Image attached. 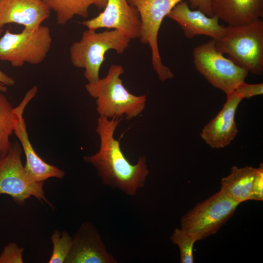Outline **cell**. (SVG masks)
I'll return each mask as SVG.
<instances>
[{
  "label": "cell",
  "mask_w": 263,
  "mask_h": 263,
  "mask_svg": "<svg viewBox=\"0 0 263 263\" xmlns=\"http://www.w3.org/2000/svg\"><path fill=\"white\" fill-rule=\"evenodd\" d=\"M122 119V117L110 119L99 116L96 128L99 149L95 154L84 156L83 159L96 169L104 185L132 196L144 186L149 170L145 155L139 156L136 164H131L121 150L119 140L114 138L115 130Z\"/></svg>",
  "instance_id": "6da1fadb"
},
{
  "label": "cell",
  "mask_w": 263,
  "mask_h": 263,
  "mask_svg": "<svg viewBox=\"0 0 263 263\" xmlns=\"http://www.w3.org/2000/svg\"><path fill=\"white\" fill-rule=\"evenodd\" d=\"M124 73L122 66L112 64L105 77L85 84L86 91L96 100V109L100 116L110 119L124 116L131 120L144 111L146 95H135L130 93L120 78Z\"/></svg>",
  "instance_id": "7a4b0ae2"
},
{
  "label": "cell",
  "mask_w": 263,
  "mask_h": 263,
  "mask_svg": "<svg viewBox=\"0 0 263 263\" xmlns=\"http://www.w3.org/2000/svg\"><path fill=\"white\" fill-rule=\"evenodd\" d=\"M131 39L117 29L101 32L88 29L81 39L74 42L70 48V58L75 67L84 69V76L89 83L98 80L101 67L105 60V54L110 50L123 54L129 46Z\"/></svg>",
  "instance_id": "3957f363"
},
{
  "label": "cell",
  "mask_w": 263,
  "mask_h": 263,
  "mask_svg": "<svg viewBox=\"0 0 263 263\" xmlns=\"http://www.w3.org/2000/svg\"><path fill=\"white\" fill-rule=\"evenodd\" d=\"M217 49L249 73L263 72V21L259 19L251 23L226 26L225 36L216 41Z\"/></svg>",
  "instance_id": "277c9868"
},
{
  "label": "cell",
  "mask_w": 263,
  "mask_h": 263,
  "mask_svg": "<svg viewBox=\"0 0 263 263\" xmlns=\"http://www.w3.org/2000/svg\"><path fill=\"white\" fill-rule=\"evenodd\" d=\"M239 204L220 189L185 214L181 219V228L196 242L203 240L216 233Z\"/></svg>",
  "instance_id": "5b68a950"
},
{
  "label": "cell",
  "mask_w": 263,
  "mask_h": 263,
  "mask_svg": "<svg viewBox=\"0 0 263 263\" xmlns=\"http://www.w3.org/2000/svg\"><path fill=\"white\" fill-rule=\"evenodd\" d=\"M52 43L50 30L46 26L41 25L34 31L24 28L18 33L7 29L0 38V60L15 67L25 63L38 65L46 57Z\"/></svg>",
  "instance_id": "8992f818"
},
{
  "label": "cell",
  "mask_w": 263,
  "mask_h": 263,
  "mask_svg": "<svg viewBox=\"0 0 263 263\" xmlns=\"http://www.w3.org/2000/svg\"><path fill=\"white\" fill-rule=\"evenodd\" d=\"M196 69L214 87L225 94L244 81L249 72L225 57L211 39L196 46L192 51Z\"/></svg>",
  "instance_id": "52a82bcc"
},
{
  "label": "cell",
  "mask_w": 263,
  "mask_h": 263,
  "mask_svg": "<svg viewBox=\"0 0 263 263\" xmlns=\"http://www.w3.org/2000/svg\"><path fill=\"white\" fill-rule=\"evenodd\" d=\"M183 0H127L137 10L141 21L140 42L149 45L151 64L161 81L172 79L173 74L162 62L158 44V35L162 22L173 8Z\"/></svg>",
  "instance_id": "ba28073f"
},
{
  "label": "cell",
  "mask_w": 263,
  "mask_h": 263,
  "mask_svg": "<svg viewBox=\"0 0 263 263\" xmlns=\"http://www.w3.org/2000/svg\"><path fill=\"white\" fill-rule=\"evenodd\" d=\"M22 148L17 142L13 144L8 154L0 158V194L12 197L20 206L31 196L41 203L53 206L45 196L43 189L44 182H31L21 160Z\"/></svg>",
  "instance_id": "9c48e42d"
},
{
  "label": "cell",
  "mask_w": 263,
  "mask_h": 263,
  "mask_svg": "<svg viewBox=\"0 0 263 263\" xmlns=\"http://www.w3.org/2000/svg\"><path fill=\"white\" fill-rule=\"evenodd\" d=\"M81 24L89 30L117 29L131 39L139 38L141 36L138 12L127 0H107L103 12L94 18L83 21Z\"/></svg>",
  "instance_id": "30bf717a"
},
{
  "label": "cell",
  "mask_w": 263,
  "mask_h": 263,
  "mask_svg": "<svg viewBox=\"0 0 263 263\" xmlns=\"http://www.w3.org/2000/svg\"><path fill=\"white\" fill-rule=\"evenodd\" d=\"M34 97L32 92H27L21 102L16 107L18 120L14 132L19 140L25 155L26 163L24 167L26 173L33 182H44L51 177L62 179L65 172L44 161L35 151L29 140L23 113L26 105Z\"/></svg>",
  "instance_id": "8fae6325"
},
{
  "label": "cell",
  "mask_w": 263,
  "mask_h": 263,
  "mask_svg": "<svg viewBox=\"0 0 263 263\" xmlns=\"http://www.w3.org/2000/svg\"><path fill=\"white\" fill-rule=\"evenodd\" d=\"M225 94L226 100L222 109L204 127L200 133L202 139L212 149L226 147L238 133L235 114L243 99L234 90Z\"/></svg>",
  "instance_id": "7c38bea8"
},
{
  "label": "cell",
  "mask_w": 263,
  "mask_h": 263,
  "mask_svg": "<svg viewBox=\"0 0 263 263\" xmlns=\"http://www.w3.org/2000/svg\"><path fill=\"white\" fill-rule=\"evenodd\" d=\"M65 263H116L109 253L98 231L90 222L82 223L73 238Z\"/></svg>",
  "instance_id": "4fadbf2b"
},
{
  "label": "cell",
  "mask_w": 263,
  "mask_h": 263,
  "mask_svg": "<svg viewBox=\"0 0 263 263\" xmlns=\"http://www.w3.org/2000/svg\"><path fill=\"white\" fill-rule=\"evenodd\" d=\"M167 16L177 23L188 38L204 35L217 41L226 32V26L219 24L215 16L210 17L199 10L191 9L186 1L178 3Z\"/></svg>",
  "instance_id": "5bb4252c"
},
{
  "label": "cell",
  "mask_w": 263,
  "mask_h": 263,
  "mask_svg": "<svg viewBox=\"0 0 263 263\" xmlns=\"http://www.w3.org/2000/svg\"><path fill=\"white\" fill-rule=\"evenodd\" d=\"M50 11L43 0H0V37L4 26L10 23L36 30L49 18Z\"/></svg>",
  "instance_id": "9a60e30c"
},
{
  "label": "cell",
  "mask_w": 263,
  "mask_h": 263,
  "mask_svg": "<svg viewBox=\"0 0 263 263\" xmlns=\"http://www.w3.org/2000/svg\"><path fill=\"white\" fill-rule=\"evenodd\" d=\"M214 15L227 25L251 23L263 16L262 0H212Z\"/></svg>",
  "instance_id": "2e32d148"
},
{
  "label": "cell",
  "mask_w": 263,
  "mask_h": 263,
  "mask_svg": "<svg viewBox=\"0 0 263 263\" xmlns=\"http://www.w3.org/2000/svg\"><path fill=\"white\" fill-rule=\"evenodd\" d=\"M257 168L234 166L230 173L221 179V190L240 204L248 200Z\"/></svg>",
  "instance_id": "e0dca14e"
},
{
  "label": "cell",
  "mask_w": 263,
  "mask_h": 263,
  "mask_svg": "<svg viewBox=\"0 0 263 263\" xmlns=\"http://www.w3.org/2000/svg\"><path fill=\"white\" fill-rule=\"evenodd\" d=\"M51 10L56 14V23L64 25L75 16L86 18L89 8L94 5L100 9H104L107 0H43Z\"/></svg>",
  "instance_id": "ac0fdd59"
},
{
  "label": "cell",
  "mask_w": 263,
  "mask_h": 263,
  "mask_svg": "<svg viewBox=\"0 0 263 263\" xmlns=\"http://www.w3.org/2000/svg\"><path fill=\"white\" fill-rule=\"evenodd\" d=\"M17 120L16 108H13L6 96L0 93V158L6 155L12 147L10 136Z\"/></svg>",
  "instance_id": "d6986e66"
},
{
  "label": "cell",
  "mask_w": 263,
  "mask_h": 263,
  "mask_svg": "<svg viewBox=\"0 0 263 263\" xmlns=\"http://www.w3.org/2000/svg\"><path fill=\"white\" fill-rule=\"evenodd\" d=\"M51 239L53 249L49 263H65L72 247L73 238L67 231L60 232L56 229L52 234Z\"/></svg>",
  "instance_id": "ffe728a7"
},
{
  "label": "cell",
  "mask_w": 263,
  "mask_h": 263,
  "mask_svg": "<svg viewBox=\"0 0 263 263\" xmlns=\"http://www.w3.org/2000/svg\"><path fill=\"white\" fill-rule=\"evenodd\" d=\"M171 242L179 247L180 263H193V247L196 241L181 228L174 229L170 237Z\"/></svg>",
  "instance_id": "44dd1931"
},
{
  "label": "cell",
  "mask_w": 263,
  "mask_h": 263,
  "mask_svg": "<svg viewBox=\"0 0 263 263\" xmlns=\"http://www.w3.org/2000/svg\"><path fill=\"white\" fill-rule=\"evenodd\" d=\"M23 248L19 247L17 244L10 243L5 246L0 254V263H22Z\"/></svg>",
  "instance_id": "7402d4cb"
},
{
  "label": "cell",
  "mask_w": 263,
  "mask_h": 263,
  "mask_svg": "<svg viewBox=\"0 0 263 263\" xmlns=\"http://www.w3.org/2000/svg\"><path fill=\"white\" fill-rule=\"evenodd\" d=\"M243 99L250 98L263 94V83L247 84L244 81L240 83L234 90Z\"/></svg>",
  "instance_id": "603a6c76"
},
{
  "label": "cell",
  "mask_w": 263,
  "mask_h": 263,
  "mask_svg": "<svg viewBox=\"0 0 263 263\" xmlns=\"http://www.w3.org/2000/svg\"><path fill=\"white\" fill-rule=\"evenodd\" d=\"M249 200H263V165L261 163L257 168Z\"/></svg>",
  "instance_id": "cb8c5ba5"
},
{
  "label": "cell",
  "mask_w": 263,
  "mask_h": 263,
  "mask_svg": "<svg viewBox=\"0 0 263 263\" xmlns=\"http://www.w3.org/2000/svg\"><path fill=\"white\" fill-rule=\"evenodd\" d=\"M211 0H189L188 5L191 9L199 10L207 16L212 17L214 15L212 9Z\"/></svg>",
  "instance_id": "d4e9b609"
},
{
  "label": "cell",
  "mask_w": 263,
  "mask_h": 263,
  "mask_svg": "<svg viewBox=\"0 0 263 263\" xmlns=\"http://www.w3.org/2000/svg\"><path fill=\"white\" fill-rule=\"evenodd\" d=\"M15 84V80L0 70V92H6L7 86Z\"/></svg>",
  "instance_id": "484cf974"
},
{
  "label": "cell",
  "mask_w": 263,
  "mask_h": 263,
  "mask_svg": "<svg viewBox=\"0 0 263 263\" xmlns=\"http://www.w3.org/2000/svg\"><path fill=\"white\" fill-rule=\"evenodd\" d=\"M262 1H263V0H262Z\"/></svg>",
  "instance_id": "4316f807"
}]
</instances>
